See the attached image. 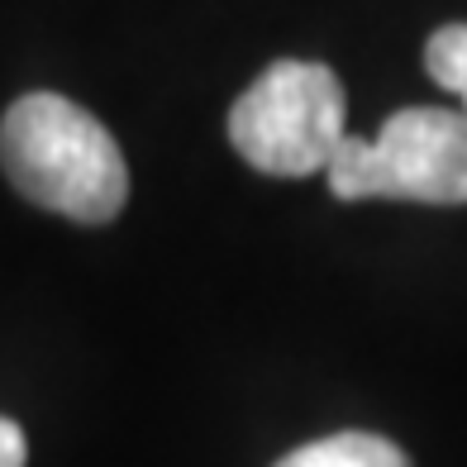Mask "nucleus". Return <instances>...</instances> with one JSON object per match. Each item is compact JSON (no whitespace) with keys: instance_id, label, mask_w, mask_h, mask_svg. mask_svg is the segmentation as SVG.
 Segmentation results:
<instances>
[{"instance_id":"f257e3e1","label":"nucleus","mask_w":467,"mask_h":467,"mask_svg":"<svg viewBox=\"0 0 467 467\" xmlns=\"http://www.w3.org/2000/svg\"><path fill=\"white\" fill-rule=\"evenodd\" d=\"M0 167L25 201L77 224H110L130 201V167L115 134L57 91H29L5 110Z\"/></svg>"},{"instance_id":"f03ea898","label":"nucleus","mask_w":467,"mask_h":467,"mask_svg":"<svg viewBox=\"0 0 467 467\" xmlns=\"http://www.w3.org/2000/svg\"><path fill=\"white\" fill-rule=\"evenodd\" d=\"M348 96L325 62L282 57L234 100L229 143L267 177H315L348 139Z\"/></svg>"},{"instance_id":"7ed1b4c3","label":"nucleus","mask_w":467,"mask_h":467,"mask_svg":"<svg viewBox=\"0 0 467 467\" xmlns=\"http://www.w3.org/2000/svg\"><path fill=\"white\" fill-rule=\"evenodd\" d=\"M338 201L467 205V115L410 105L363 139L348 134L325 167Z\"/></svg>"},{"instance_id":"20e7f679","label":"nucleus","mask_w":467,"mask_h":467,"mask_svg":"<svg viewBox=\"0 0 467 467\" xmlns=\"http://www.w3.org/2000/svg\"><path fill=\"white\" fill-rule=\"evenodd\" d=\"M277 467H410V458L400 453L391 439H381V434L344 430V434L301 443V449L286 453Z\"/></svg>"},{"instance_id":"39448f33","label":"nucleus","mask_w":467,"mask_h":467,"mask_svg":"<svg viewBox=\"0 0 467 467\" xmlns=\"http://www.w3.org/2000/svg\"><path fill=\"white\" fill-rule=\"evenodd\" d=\"M424 67H430L434 87L462 100V115H467V25L434 29L430 44H424Z\"/></svg>"},{"instance_id":"423d86ee","label":"nucleus","mask_w":467,"mask_h":467,"mask_svg":"<svg viewBox=\"0 0 467 467\" xmlns=\"http://www.w3.org/2000/svg\"><path fill=\"white\" fill-rule=\"evenodd\" d=\"M29 458V443H25V430L15 420L0 415V467H25Z\"/></svg>"}]
</instances>
